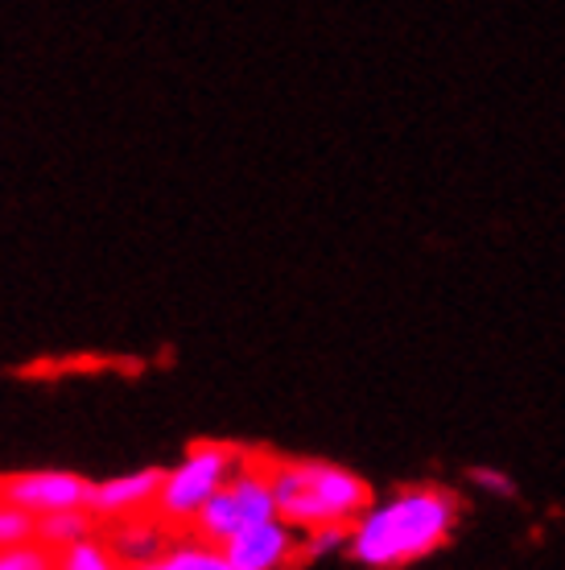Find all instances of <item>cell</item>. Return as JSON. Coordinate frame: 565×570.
Returning a JSON list of instances; mask_svg holds the SVG:
<instances>
[{
    "mask_svg": "<svg viewBox=\"0 0 565 570\" xmlns=\"http://www.w3.org/2000/svg\"><path fill=\"white\" fill-rule=\"evenodd\" d=\"M458 497L438 484H405L371 504L347 525V558L364 570H405L438 554L458 529Z\"/></svg>",
    "mask_w": 565,
    "mask_h": 570,
    "instance_id": "obj_1",
    "label": "cell"
},
{
    "mask_svg": "<svg viewBox=\"0 0 565 570\" xmlns=\"http://www.w3.org/2000/svg\"><path fill=\"white\" fill-rule=\"evenodd\" d=\"M277 513L294 529L351 525L371 504V488L359 471L330 459H269Z\"/></svg>",
    "mask_w": 565,
    "mask_h": 570,
    "instance_id": "obj_2",
    "label": "cell"
},
{
    "mask_svg": "<svg viewBox=\"0 0 565 570\" xmlns=\"http://www.w3.org/2000/svg\"><path fill=\"white\" fill-rule=\"evenodd\" d=\"M244 463H248V451H240L236 442H219V439L190 442L182 455L166 468V475H161V492H157L153 513L161 517L174 533H182V529L195 525V517L207 509V500H211Z\"/></svg>",
    "mask_w": 565,
    "mask_h": 570,
    "instance_id": "obj_3",
    "label": "cell"
},
{
    "mask_svg": "<svg viewBox=\"0 0 565 570\" xmlns=\"http://www.w3.org/2000/svg\"><path fill=\"white\" fill-rule=\"evenodd\" d=\"M272 517H281V513H277L269 455H248V463L207 500V509L195 517L190 533H198L202 542H211V546H227L231 538H240L244 529L260 525V521H272Z\"/></svg>",
    "mask_w": 565,
    "mask_h": 570,
    "instance_id": "obj_4",
    "label": "cell"
},
{
    "mask_svg": "<svg viewBox=\"0 0 565 570\" xmlns=\"http://www.w3.org/2000/svg\"><path fill=\"white\" fill-rule=\"evenodd\" d=\"M0 497H9L29 517L62 513V509H87L91 480L67 468H29L0 480Z\"/></svg>",
    "mask_w": 565,
    "mask_h": 570,
    "instance_id": "obj_5",
    "label": "cell"
},
{
    "mask_svg": "<svg viewBox=\"0 0 565 570\" xmlns=\"http://www.w3.org/2000/svg\"><path fill=\"white\" fill-rule=\"evenodd\" d=\"M224 554L231 570H294L301 558V529L272 517V521L244 529L240 538H231Z\"/></svg>",
    "mask_w": 565,
    "mask_h": 570,
    "instance_id": "obj_6",
    "label": "cell"
},
{
    "mask_svg": "<svg viewBox=\"0 0 565 570\" xmlns=\"http://www.w3.org/2000/svg\"><path fill=\"white\" fill-rule=\"evenodd\" d=\"M161 475H166V468H132V471H120V475H108V480L91 484L87 509L103 525L137 513H153L157 492H161Z\"/></svg>",
    "mask_w": 565,
    "mask_h": 570,
    "instance_id": "obj_7",
    "label": "cell"
},
{
    "mask_svg": "<svg viewBox=\"0 0 565 570\" xmlns=\"http://www.w3.org/2000/svg\"><path fill=\"white\" fill-rule=\"evenodd\" d=\"M103 538H108V546H112V554L132 570V567H145L149 558L161 554V550L174 542V529L157 513H137V517H125V521H112Z\"/></svg>",
    "mask_w": 565,
    "mask_h": 570,
    "instance_id": "obj_8",
    "label": "cell"
},
{
    "mask_svg": "<svg viewBox=\"0 0 565 570\" xmlns=\"http://www.w3.org/2000/svg\"><path fill=\"white\" fill-rule=\"evenodd\" d=\"M132 570H231L227 567V554L224 546H211L202 542L198 533H174V542L161 550L157 558H149L145 567H132Z\"/></svg>",
    "mask_w": 565,
    "mask_h": 570,
    "instance_id": "obj_9",
    "label": "cell"
},
{
    "mask_svg": "<svg viewBox=\"0 0 565 570\" xmlns=\"http://www.w3.org/2000/svg\"><path fill=\"white\" fill-rule=\"evenodd\" d=\"M91 533H96V517H91V509H62V513L38 517V542L50 546L54 554L79 546L83 538H91Z\"/></svg>",
    "mask_w": 565,
    "mask_h": 570,
    "instance_id": "obj_10",
    "label": "cell"
},
{
    "mask_svg": "<svg viewBox=\"0 0 565 570\" xmlns=\"http://www.w3.org/2000/svg\"><path fill=\"white\" fill-rule=\"evenodd\" d=\"M58 570H128V567L112 554L108 538L91 533V538H83L79 546L58 554Z\"/></svg>",
    "mask_w": 565,
    "mask_h": 570,
    "instance_id": "obj_11",
    "label": "cell"
},
{
    "mask_svg": "<svg viewBox=\"0 0 565 570\" xmlns=\"http://www.w3.org/2000/svg\"><path fill=\"white\" fill-rule=\"evenodd\" d=\"M0 570H58V554L38 538L21 546H4L0 550Z\"/></svg>",
    "mask_w": 565,
    "mask_h": 570,
    "instance_id": "obj_12",
    "label": "cell"
},
{
    "mask_svg": "<svg viewBox=\"0 0 565 570\" xmlns=\"http://www.w3.org/2000/svg\"><path fill=\"white\" fill-rule=\"evenodd\" d=\"M38 538V517H29L26 509H17L9 497H0V550L4 546H21Z\"/></svg>",
    "mask_w": 565,
    "mask_h": 570,
    "instance_id": "obj_13",
    "label": "cell"
},
{
    "mask_svg": "<svg viewBox=\"0 0 565 570\" xmlns=\"http://www.w3.org/2000/svg\"><path fill=\"white\" fill-rule=\"evenodd\" d=\"M339 554H347V525H323L301 533V558L323 562V558H339Z\"/></svg>",
    "mask_w": 565,
    "mask_h": 570,
    "instance_id": "obj_14",
    "label": "cell"
},
{
    "mask_svg": "<svg viewBox=\"0 0 565 570\" xmlns=\"http://www.w3.org/2000/svg\"><path fill=\"white\" fill-rule=\"evenodd\" d=\"M470 488L492 500H512L516 497V480L504 468H470Z\"/></svg>",
    "mask_w": 565,
    "mask_h": 570,
    "instance_id": "obj_15",
    "label": "cell"
}]
</instances>
